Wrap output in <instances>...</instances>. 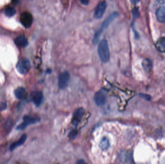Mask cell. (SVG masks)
Segmentation results:
<instances>
[{
  "mask_svg": "<svg viewBox=\"0 0 165 164\" xmlns=\"http://www.w3.org/2000/svg\"><path fill=\"white\" fill-rule=\"evenodd\" d=\"M120 161L123 163H133L132 153L127 151H124L121 153L119 156Z\"/></svg>",
  "mask_w": 165,
  "mask_h": 164,
  "instance_id": "8fae6325",
  "label": "cell"
},
{
  "mask_svg": "<svg viewBox=\"0 0 165 164\" xmlns=\"http://www.w3.org/2000/svg\"><path fill=\"white\" fill-rule=\"evenodd\" d=\"M142 66L145 71L147 72H150L153 68V63L152 61L148 58L145 59L143 60L142 63Z\"/></svg>",
  "mask_w": 165,
  "mask_h": 164,
  "instance_id": "e0dca14e",
  "label": "cell"
},
{
  "mask_svg": "<svg viewBox=\"0 0 165 164\" xmlns=\"http://www.w3.org/2000/svg\"><path fill=\"white\" fill-rule=\"evenodd\" d=\"M1 109L2 110H5L6 109V107H7V104H6L5 103H2V104L1 105Z\"/></svg>",
  "mask_w": 165,
  "mask_h": 164,
  "instance_id": "603a6c76",
  "label": "cell"
},
{
  "mask_svg": "<svg viewBox=\"0 0 165 164\" xmlns=\"http://www.w3.org/2000/svg\"><path fill=\"white\" fill-rule=\"evenodd\" d=\"M156 16L159 22H165V6H161L158 9L156 12Z\"/></svg>",
  "mask_w": 165,
  "mask_h": 164,
  "instance_id": "5bb4252c",
  "label": "cell"
},
{
  "mask_svg": "<svg viewBox=\"0 0 165 164\" xmlns=\"http://www.w3.org/2000/svg\"><path fill=\"white\" fill-rule=\"evenodd\" d=\"M84 113H85V110L82 107H80L75 111V113L73 114L72 121V124L75 125H76L83 118Z\"/></svg>",
  "mask_w": 165,
  "mask_h": 164,
  "instance_id": "30bf717a",
  "label": "cell"
},
{
  "mask_svg": "<svg viewBox=\"0 0 165 164\" xmlns=\"http://www.w3.org/2000/svg\"><path fill=\"white\" fill-rule=\"evenodd\" d=\"M79 1L82 4L84 5H87L90 1V0H79Z\"/></svg>",
  "mask_w": 165,
  "mask_h": 164,
  "instance_id": "7402d4cb",
  "label": "cell"
},
{
  "mask_svg": "<svg viewBox=\"0 0 165 164\" xmlns=\"http://www.w3.org/2000/svg\"><path fill=\"white\" fill-rule=\"evenodd\" d=\"M155 47L160 52H165V37H161L157 40Z\"/></svg>",
  "mask_w": 165,
  "mask_h": 164,
  "instance_id": "9a60e30c",
  "label": "cell"
},
{
  "mask_svg": "<svg viewBox=\"0 0 165 164\" xmlns=\"http://www.w3.org/2000/svg\"><path fill=\"white\" fill-rule=\"evenodd\" d=\"M15 95L18 99H23L27 95L26 89L23 87H18L15 91Z\"/></svg>",
  "mask_w": 165,
  "mask_h": 164,
  "instance_id": "2e32d148",
  "label": "cell"
},
{
  "mask_svg": "<svg viewBox=\"0 0 165 164\" xmlns=\"http://www.w3.org/2000/svg\"><path fill=\"white\" fill-rule=\"evenodd\" d=\"M16 68L19 73L21 74H26L31 68V63L28 59H21L17 62Z\"/></svg>",
  "mask_w": 165,
  "mask_h": 164,
  "instance_id": "3957f363",
  "label": "cell"
},
{
  "mask_svg": "<svg viewBox=\"0 0 165 164\" xmlns=\"http://www.w3.org/2000/svg\"><path fill=\"white\" fill-rule=\"evenodd\" d=\"M94 100L96 104L98 106L104 105L107 100V95L106 92L100 90L96 93L94 97Z\"/></svg>",
  "mask_w": 165,
  "mask_h": 164,
  "instance_id": "ba28073f",
  "label": "cell"
},
{
  "mask_svg": "<svg viewBox=\"0 0 165 164\" xmlns=\"http://www.w3.org/2000/svg\"><path fill=\"white\" fill-rule=\"evenodd\" d=\"M27 138V136L26 134H23L22 135L20 138V140H18L16 142H14L13 144L11 145L10 147V151H13L14 150H15L16 148L20 147L23 145L26 142Z\"/></svg>",
  "mask_w": 165,
  "mask_h": 164,
  "instance_id": "4fadbf2b",
  "label": "cell"
},
{
  "mask_svg": "<svg viewBox=\"0 0 165 164\" xmlns=\"http://www.w3.org/2000/svg\"><path fill=\"white\" fill-rule=\"evenodd\" d=\"M99 147L103 151H106L110 147V142L107 137H103L99 143Z\"/></svg>",
  "mask_w": 165,
  "mask_h": 164,
  "instance_id": "ac0fdd59",
  "label": "cell"
},
{
  "mask_svg": "<svg viewBox=\"0 0 165 164\" xmlns=\"http://www.w3.org/2000/svg\"><path fill=\"white\" fill-rule=\"evenodd\" d=\"M31 99L36 106H39L43 102L44 95L41 91H34L31 94Z\"/></svg>",
  "mask_w": 165,
  "mask_h": 164,
  "instance_id": "9c48e42d",
  "label": "cell"
},
{
  "mask_svg": "<svg viewBox=\"0 0 165 164\" xmlns=\"http://www.w3.org/2000/svg\"><path fill=\"white\" fill-rule=\"evenodd\" d=\"M119 16L118 12H114L110 15L108 17H107L103 22L102 23V25L100 28L99 29L97 32L95 34L93 39V43L94 44H97L99 40L100 36L102 33L104 32L105 29L107 28L108 27L110 26V24L115 19Z\"/></svg>",
  "mask_w": 165,
  "mask_h": 164,
  "instance_id": "6da1fadb",
  "label": "cell"
},
{
  "mask_svg": "<svg viewBox=\"0 0 165 164\" xmlns=\"http://www.w3.org/2000/svg\"><path fill=\"white\" fill-rule=\"evenodd\" d=\"M12 125V121L11 119H8L6 121L5 124V128L6 130H8Z\"/></svg>",
  "mask_w": 165,
  "mask_h": 164,
  "instance_id": "44dd1931",
  "label": "cell"
},
{
  "mask_svg": "<svg viewBox=\"0 0 165 164\" xmlns=\"http://www.w3.org/2000/svg\"><path fill=\"white\" fill-rule=\"evenodd\" d=\"M84 163H85V162H84V160H82V159L79 160L78 161L76 162V164H84Z\"/></svg>",
  "mask_w": 165,
  "mask_h": 164,
  "instance_id": "d4e9b609",
  "label": "cell"
},
{
  "mask_svg": "<svg viewBox=\"0 0 165 164\" xmlns=\"http://www.w3.org/2000/svg\"><path fill=\"white\" fill-rule=\"evenodd\" d=\"M15 43L17 46L21 47H25L28 45V40L26 37L23 35L20 36L16 38L15 40Z\"/></svg>",
  "mask_w": 165,
  "mask_h": 164,
  "instance_id": "7c38bea8",
  "label": "cell"
},
{
  "mask_svg": "<svg viewBox=\"0 0 165 164\" xmlns=\"http://www.w3.org/2000/svg\"><path fill=\"white\" fill-rule=\"evenodd\" d=\"M5 13L8 17H12L16 13V10L14 8L8 7L5 9Z\"/></svg>",
  "mask_w": 165,
  "mask_h": 164,
  "instance_id": "d6986e66",
  "label": "cell"
},
{
  "mask_svg": "<svg viewBox=\"0 0 165 164\" xmlns=\"http://www.w3.org/2000/svg\"><path fill=\"white\" fill-rule=\"evenodd\" d=\"M98 52L99 58L102 62L106 63L109 61L110 52L107 40H103L100 41L98 46Z\"/></svg>",
  "mask_w": 165,
  "mask_h": 164,
  "instance_id": "7a4b0ae2",
  "label": "cell"
},
{
  "mask_svg": "<svg viewBox=\"0 0 165 164\" xmlns=\"http://www.w3.org/2000/svg\"><path fill=\"white\" fill-rule=\"evenodd\" d=\"M20 21L25 28H29L33 22V17L30 13L25 12L20 16Z\"/></svg>",
  "mask_w": 165,
  "mask_h": 164,
  "instance_id": "5b68a950",
  "label": "cell"
},
{
  "mask_svg": "<svg viewBox=\"0 0 165 164\" xmlns=\"http://www.w3.org/2000/svg\"><path fill=\"white\" fill-rule=\"evenodd\" d=\"M157 1L159 4H165V0H157Z\"/></svg>",
  "mask_w": 165,
  "mask_h": 164,
  "instance_id": "cb8c5ba5",
  "label": "cell"
},
{
  "mask_svg": "<svg viewBox=\"0 0 165 164\" xmlns=\"http://www.w3.org/2000/svg\"><path fill=\"white\" fill-rule=\"evenodd\" d=\"M107 4L105 1H101L96 8L94 13V18L99 19L102 17L106 9Z\"/></svg>",
  "mask_w": 165,
  "mask_h": 164,
  "instance_id": "8992f818",
  "label": "cell"
},
{
  "mask_svg": "<svg viewBox=\"0 0 165 164\" xmlns=\"http://www.w3.org/2000/svg\"><path fill=\"white\" fill-rule=\"evenodd\" d=\"M77 134H78V131L76 130H73L72 131H71L69 134V138L71 140H74L76 138Z\"/></svg>",
  "mask_w": 165,
  "mask_h": 164,
  "instance_id": "ffe728a7",
  "label": "cell"
},
{
  "mask_svg": "<svg viewBox=\"0 0 165 164\" xmlns=\"http://www.w3.org/2000/svg\"><path fill=\"white\" fill-rule=\"evenodd\" d=\"M132 4H136L138 3L139 0H130Z\"/></svg>",
  "mask_w": 165,
  "mask_h": 164,
  "instance_id": "484cf974",
  "label": "cell"
},
{
  "mask_svg": "<svg viewBox=\"0 0 165 164\" xmlns=\"http://www.w3.org/2000/svg\"><path fill=\"white\" fill-rule=\"evenodd\" d=\"M40 119L38 118H32L29 115H25L23 118V122L20 124L17 127V130H23L28 126L31 124L38 123Z\"/></svg>",
  "mask_w": 165,
  "mask_h": 164,
  "instance_id": "277c9868",
  "label": "cell"
},
{
  "mask_svg": "<svg viewBox=\"0 0 165 164\" xmlns=\"http://www.w3.org/2000/svg\"><path fill=\"white\" fill-rule=\"evenodd\" d=\"M70 79V75L67 71L63 72L59 76L58 85L60 89H64L67 87Z\"/></svg>",
  "mask_w": 165,
  "mask_h": 164,
  "instance_id": "52a82bcc",
  "label": "cell"
}]
</instances>
